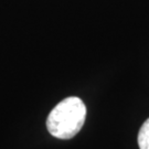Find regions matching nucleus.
Returning <instances> with one entry per match:
<instances>
[{
	"mask_svg": "<svg viewBox=\"0 0 149 149\" xmlns=\"http://www.w3.org/2000/svg\"><path fill=\"white\" fill-rule=\"evenodd\" d=\"M86 117V106L83 101L66 97L51 111L47 119L48 132L59 139H71L80 132Z\"/></svg>",
	"mask_w": 149,
	"mask_h": 149,
	"instance_id": "obj_1",
	"label": "nucleus"
},
{
	"mask_svg": "<svg viewBox=\"0 0 149 149\" xmlns=\"http://www.w3.org/2000/svg\"><path fill=\"white\" fill-rule=\"evenodd\" d=\"M138 146L139 149H149V118L139 129Z\"/></svg>",
	"mask_w": 149,
	"mask_h": 149,
	"instance_id": "obj_2",
	"label": "nucleus"
}]
</instances>
